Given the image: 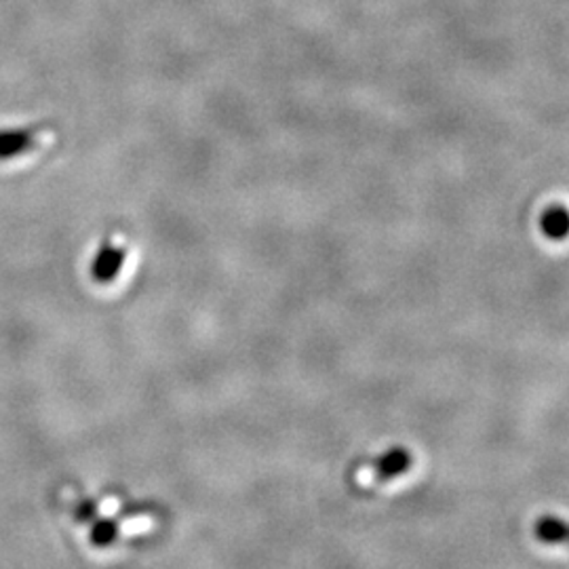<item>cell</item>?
I'll list each match as a JSON object with an SVG mask.
<instances>
[{"label":"cell","mask_w":569,"mask_h":569,"mask_svg":"<svg viewBox=\"0 0 569 569\" xmlns=\"http://www.w3.org/2000/svg\"><path fill=\"white\" fill-rule=\"evenodd\" d=\"M124 247H121L114 241H106L100 247L93 266H91V274L96 281L100 283H110L117 279V274L121 272L122 264H124Z\"/></svg>","instance_id":"2"},{"label":"cell","mask_w":569,"mask_h":569,"mask_svg":"<svg viewBox=\"0 0 569 569\" xmlns=\"http://www.w3.org/2000/svg\"><path fill=\"white\" fill-rule=\"evenodd\" d=\"M47 138H49V127L44 122L20 127V129H4L0 131V161L23 157L47 142Z\"/></svg>","instance_id":"1"},{"label":"cell","mask_w":569,"mask_h":569,"mask_svg":"<svg viewBox=\"0 0 569 569\" xmlns=\"http://www.w3.org/2000/svg\"><path fill=\"white\" fill-rule=\"evenodd\" d=\"M409 460H407L406 451H392L385 460V472L387 475H399L406 470Z\"/></svg>","instance_id":"5"},{"label":"cell","mask_w":569,"mask_h":569,"mask_svg":"<svg viewBox=\"0 0 569 569\" xmlns=\"http://www.w3.org/2000/svg\"><path fill=\"white\" fill-rule=\"evenodd\" d=\"M538 533H540V538H545L547 542H557V540H563V538H566V526L559 523L557 519H547V521L540 523Z\"/></svg>","instance_id":"4"},{"label":"cell","mask_w":569,"mask_h":569,"mask_svg":"<svg viewBox=\"0 0 569 569\" xmlns=\"http://www.w3.org/2000/svg\"><path fill=\"white\" fill-rule=\"evenodd\" d=\"M542 228L550 239H563L568 234V211L566 207H550L542 218Z\"/></svg>","instance_id":"3"}]
</instances>
